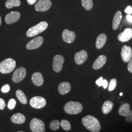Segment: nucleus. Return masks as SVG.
Wrapping results in <instances>:
<instances>
[{"mask_svg": "<svg viewBox=\"0 0 132 132\" xmlns=\"http://www.w3.org/2000/svg\"><path fill=\"white\" fill-rule=\"evenodd\" d=\"M128 70L130 72L132 73V58L130 60V61H129V63H128Z\"/></svg>", "mask_w": 132, "mask_h": 132, "instance_id": "obj_35", "label": "nucleus"}, {"mask_svg": "<svg viewBox=\"0 0 132 132\" xmlns=\"http://www.w3.org/2000/svg\"><path fill=\"white\" fill-rule=\"evenodd\" d=\"M119 95H120V96H122L123 95V93H120V94H119Z\"/></svg>", "mask_w": 132, "mask_h": 132, "instance_id": "obj_40", "label": "nucleus"}, {"mask_svg": "<svg viewBox=\"0 0 132 132\" xmlns=\"http://www.w3.org/2000/svg\"><path fill=\"white\" fill-rule=\"evenodd\" d=\"M125 12L128 14H132V7L131 6H128L125 10Z\"/></svg>", "mask_w": 132, "mask_h": 132, "instance_id": "obj_36", "label": "nucleus"}, {"mask_svg": "<svg viewBox=\"0 0 132 132\" xmlns=\"http://www.w3.org/2000/svg\"><path fill=\"white\" fill-rule=\"evenodd\" d=\"M64 63V58L61 55H56L54 57L52 68L53 70L56 72L61 71Z\"/></svg>", "mask_w": 132, "mask_h": 132, "instance_id": "obj_9", "label": "nucleus"}, {"mask_svg": "<svg viewBox=\"0 0 132 132\" xmlns=\"http://www.w3.org/2000/svg\"><path fill=\"white\" fill-rule=\"evenodd\" d=\"M82 6L87 10H90L93 7V0H81Z\"/></svg>", "mask_w": 132, "mask_h": 132, "instance_id": "obj_26", "label": "nucleus"}, {"mask_svg": "<svg viewBox=\"0 0 132 132\" xmlns=\"http://www.w3.org/2000/svg\"><path fill=\"white\" fill-rule=\"evenodd\" d=\"M61 127L65 131H70L71 129V124L70 122L65 119H63L60 122Z\"/></svg>", "mask_w": 132, "mask_h": 132, "instance_id": "obj_28", "label": "nucleus"}, {"mask_svg": "<svg viewBox=\"0 0 132 132\" xmlns=\"http://www.w3.org/2000/svg\"><path fill=\"white\" fill-rule=\"evenodd\" d=\"M121 55L123 61L128 62L132 58V49L130 47L124 45L121 50Z\"/></svg>", "mask_w": 132, "mask_h": 132, "instance_id": "obj_12", "label": "nucleus"}, {"mask_svg": "<svg viewBox=\"0 0 132 132\" xmlns=\"http://www.w3.org/2000/svg\"><path fill=\"white\" fill-rule=\"evenodd\" d=\"M16 105V101L13 98H11L10 99L8 102L7 107L10 110H13L15 107Z\"/></svg>", "mask_w": 132, "mask_h": 132, "instance_id": "obj_31", "label": "nucleus"}, {"mask_svg": "<svg viewBox=\"0 0 132 132\" xmlns=\"http://www.w3.org/2000/svg\"><path fill=\"white\" fill-rule=\"evenodd\" d=\"M1 23H2V19H1V16H0V26L1 24Z\"/></svg>", "mask_w": 132, "mask_h": 132, "instance_id": "obj_39", "label": "nucleus"}, {"mask_svg": "<svg viewBox=\"0 0 132 132\" xmlns=\"http://www.w3.org/2000/svg\"><path fill=\"white\" fill-rule=\"evenodd\" d=\"M37 0H27V2L29 5H33L34 4Z\"/></svg>", "mask_w": 132, "mask_h": 132, "instance_id": "obj_38", "label": "nucleus"}, {"mask_svg": "<svg viewBox=\"0 0 132 132\" xmlns=\"http://www.w3.org/2000/svg\"><path fill=\"white\" fill-rule=\"evenodd\" d=\"M62 39L65 42L71 44L75 41L76 39V33L68 29H64L62 35Z\"/></svg>", "mask_w": 132, "mask_h": 132, "instance_id": "obj_11", "label": "nucleus"}, {"mask_svg": "<svg viewBox=\"0 0 132 132\" xmlns=\"http://www.w3.org/2000/svg\"><path fill=\"white\" fill-rule=\"evenodd\" d=\"M107 36L104 33H101L98 36L96 40L95 47L97 49H101L104 47L107 41Z\"/></svg>", "mask_w": 132, "mask_h": 132, "instance_id": "obj_20", "label": "nucleus"}, {"mask_svg": "<svg viewBox=\"0 0 132 132\" xmlns=\"http://www.w3.org/2000/svg\"><path fill=\"white\" fill-rule=\"evenodd\" d=\"M16 97L19 100V101L22 104H27L28 103L27 97L24 92L21 90H18L16 92Z\"/></svg>", "mask_w": 132, "mask_h": 132, "instance_id": "obj_23", "label": "nucleus"}, {"mask_svg": "<svg viewBox=\"0 0 132 132\" xmlns=\"http://www.w3.org/2000/svg\"><path fill=\"white\" fill-rule=\"evenodd\" d=\"M64 110L67 113L70 114H76L82 112L83 106L78 102L69 101L65 105Z\"/></svg>", "mask_w": 132, "mask_h": 132, "instance_id": "obj_2", "label": "nucleus"}, {"mask_svg": "<svg viewBox=\"0 0 132 132\" xmlns=\"http://www.w3.org/2000/svg\"><path fill=\"white\" fill-rule=\"evenodd\" d=\"M52 5V2L50 0H40L36 4L35 9L38 12H44L49 10Z\"/></svg>", "mask_w": 132, "mask_h": 132, "instance_id": "obj_8", "label": "nucleus"}, {"mask_svg": "<svg viewBox=\"0 0 132 132\" xmlns=\"http://www.w3.org/2000/svg\"><path fill=\"white\" fill-rule=\"evenodd\" d=\"M26 117L21 113H16L14 114L11 118V120L15 124H22L26 121Z\"/></svg>", "mask_w": 132, "mask_h": 132, "instance_id": "obj_21", "label": "nucleus"}, {"mask_svg": "<svg viewBox=\"0 0 132 132\" xmlns=\"http://www.w3.org/2000/svg\"><path fill=\"white\" fill-rule=\"evenodd\" d=\"M95 83L99 87H101V86H103L104 89H106L108 86V81L106 79H103L102 77H100L98 79L95 81Z\"/></svg>", "mask_w": 132, "mask_h": 132, "instance_id": "obj_27", "label": "nucleus"}, {"mask_svg": "<svg viewBox=\"0 0 132 132\" xmlns=\"http://www.w3.org/2000/svg\"><path fill=\"white\" fill-rule=\"evenodd\" d=\"M117 85V80L115 78H113L110 80L109 84L108 90L110 92H112L114 90Z\"/></svg>", "mask_w": 132, "mask_h": 132, "instance_id": "obj_30", "label": "nucleus"}, {"mask_svg": "<svg viewBox=\"0 0 132 132\" xmlns=\"http://www.w3.org/2000/svg\"><path fill=\"white\" fill-rule=\"evenodd\" d=\"M6 104L5 100L3 98H0V110H3L5 107Z\"/></svg>", "mask_w": 132, "mask_h": 132, "instance_id": "obj_34", "label": "nucleus"}, {"mask_svg": "<svg viewBox=\"0 0 132 132\" xmlns=\"http://www.w3.org/2000/svg\"><path fill=\"white\" fill-rule=\"evenodd\" d=\"M23 132V131H19V132Z\"/></svg>", "mask_w": 132, "mask_h": 132, "instance_id": "obj_41", "label": "nucleus"}, {"mask_svg": "<svg viewBox=\"0 0 132 132\" xmlns=\"http://www.w3.org/2000/svg\"><path fill=\"white\" fill-rule=\"evenodd\" d=\"M71 90V84L68 82H62L58 86V91L61 95H65L69 93Z\"/></svg>", "mask_w": 132, "mask_h": 132, "instance_id": "obj_18", "label": "nucleus"}, {"mask_svg": "<svg viewBox=\"0 0 132 132\" xmlns=\"http://www.w3.org/2000/svg\"><path fill=\"white\" fill-rule=\"evenodd\" d=\"M21 14L18 11H12L7 14L5 18V22L7 24H12L16 22L20 18Z\"/></svg>", "mask_w": 132, "mask_h": 132, "instance_id": "obj_13", "label": "nucleus"}, {"mask_svg": "<svg viewBox=\"0 0 132 132\" xmlns=\"http://www.w3.org/2000/svg\"><path fill=\"white\" fill-rule=\"evenodd\" d=\"M44 41V38L42 36H38L30 41L26 45L27 49L29 50H35L41 46Z\"/></svg>", "mask_w": 132, "mask_h": 132, "instance_id": "obj_10", "label": "nucleus"}, {"mask_svg": "<svg viewBox=\"0 0 132 132\" xmlns=\"http://www.w3.org/2000/svg\"><path fill=\"white\" fill-rule=\"evenodd\" d=\"M27 75V71L24 67L16 70L13 74L12 80L14 83H19L24 79Z\"/></svg>", "mask_w": 132, "mask_h": 132, "instance_id": "obj_7", "label": "nucleus"}, {"mask_svg": "<svg viewBox=\"0 0 132 132\" xmlns=\"http://www.w3.org/2000/svg\"><path fill=\"white\" fill-rule=\"evenodd\" d=\"M10 90V87L9 84H5L3 86L1 89V90L4 93H7L9 92Z\"/></svg>", "mask_w": 132, "mask_h": 132, "instance_id": "obj_33", "label": "nucleus"}, {"mask_svg": "<svg viewBox=\"0 0 132 132\" xmlns=\"http://www.w3.org/2000/svg\"><path fill=\"white\" fill-rule=\"evenodd\" d=\"M29 126L32 132H45V124L42 120L37 118L31 119Z\"/></svg>", "mask_w": 132, "mask_h": 132, "instance_id": "obj_5", "label": "nucleus"}, {"mask_svg": "<svg viewBox=\"0 0 132 132\" xmlns=\"http://www.w3.org/2000/svg\"><path fill=\"white\" fill-rule=\"evenodd\" d=\"M125 120L128 123H132V110H130L125 116Z\"/></svg>", "mask_w": 132, "mask_h": 132, "instance_id": "obj_32", "label": "nucleus"}, {"mask_svg": "<svg viewBox=\"0 0 132 132\" xmlns=\"http://www.w3.org/2000/svg\"><path fill=\"white\" fill-rule=\"evenodd\" d=\"M21 4L20 0H7L5 5L6 8L10 9L14 7L19 6Z\"/></svg>", "mask_w": 132, "mask_h": 132, "instance_id": "obj_25", "label": "nucleus"}, {"mask_svg": "<svg viewBox=\"0 0 132 132\" xmlns=\"http://www.w3.org/2000/svg\"><path fill=\"white\" fill-rule=\"evenodd\" d=\"M82 123L87 129L92 132H99L101 125L99 120L90 115L87 116L82 119Z\"/></svg>", "mask_w": 132, "mask_h": 132, "instance_id": "obj_1", "label": "nucleus"}, {"mask_svg": "<svg viewBox=\"0 0 132 132\" xmlns=\"http://www.w3.org/2000/svg\"><path fill=\"white\" fill-rule=\"evenodd\" d=\"M122 18V13L120 11H118L113 17L112 23V28L113 30H117L121 22Z\"/></svg>", "mask_w": 132, "mask_h": 132, "instance_id": "obj_19", "label": "nucleus"}, {"mask_svg": "<svg viewBox=\"0 0 132 132\" xmlns=\"http://www.w3.org/2000/svg\"><path fill=\"white\" fill-rule=\"evenodd\" d=\"M107 61V58L104 55L99 56L94 62L93 68L95 70H99L102 68Z\"/></svg>", "mask_w": 132, "mask_h": 132, "instance_id": "obj_16", "label": "nucleus"}, {"mask_svg": "<svg viewBox=\"0 0 132 132\" xmlns=\"http://www.w3.org/2000/svg\"><path fill=\"white\" fill-rule=\"evenodd\" d=\"M48 27V24L46 22H41L39 24L30 28L27 32V36L32 37L37 35L44 31Z\"/></svg>", "mask_w": 132, "mask_h": 132, "instance_id": "obj_3", "label": "nucleus"}, {"mask_svg": "<svg viewBox=\"0 0 132 132\" xmlns=\"http://www.w3.org/2000/svg\"><path fill=\"white\" fill-rule=\"evenodd\" d=\"M60 122L58 120H54L50 124V128L53 131H56L59 128Z\"/></svg>", "mask_w": 132, "mask_h": 132, "instance_id": "obj_29", "label": "nucleus"}, {"mask_svg": "<svg viewBox=\"0 0 132 132\" xmlns=\"http://www.w3.org/2000/svg\"><path fill=\"white\" fill-rule=\"evenodd\" d=\"M29 104L33 108L39 109L46 106L47 101L45 98L42 96H34L30 100Z\"/></svg>", "mask_w": 132, "mask_h": 132, "instance_id": "obj_6", "label": "nucleus"}, {"mask_svg": "<svg viewBox=\"0 0 132 132\" xmlns=\"http://www.w3.org/2000/svg\"><path fill=\"white\" fill-rule=\"evenodd\" d=\"M126 19L129 23H132V16L131 14H127V15Z\"/></svg>", "mask_w": 132, "mask_h": 132, "instance_id": "obj_37", "label": "nucleus"}, {"mask_svg": "<svg viewBox=\"0 0 132 132\" xmlns=\"http://www.w3.org/2000/svg\"><path fill=\"white\" fill-rule=\"evenodd\" d=\"M88 58V54L85 50H81L75 55V61L77 65H80L85 62Z\"/></svg>", "mask_w": 132, "mask_h": 132, "instance_id": "obj_14", "label": "nucleus"}, {"mask_svg": "<svg viewBox=\"0 0 132 132\" xmlns=\"http://www.w3.org/2000/svg\"><path fill=\"white\" fill-rule=\"evenodd\" d=\"M16 66V63L13 59H6L0 63V72L3 74L9 73L14 70Z\"/></svg>", "mask_w": 132, "mask_h": 132, "instance_id": "obj_4", "label": "nucleus"}, {"mask_svg": "<svg viewBox=\"0 0 132 132\" xmlns=\"http://www.w3.org/2000/svg\"><path fill=\"white\" fill-rule=\"evenodd\" d=\"M31 80L33 84L36 86H41L44 83V78L42 75L39 72L34 73L32 77Z\"/></svg>", "mask_w": 132, "mask_h": 132, "instance_id": "obj_17", "label": "nucleus"}, {"mask_svg": "<svg viewBox=\"0 0 132 132\" xmlns=\"http://www.w3.org/2000/svg\"><path fill=\"white\" fill-rule=\"evenodd\" d=\"M113 102L110 100L106 101L102 107V113L105 114L110 113L113 108Z\"/></svg>", "mask_w": 132, "mask_h": 132, "instance_id": "obj_22", "label": "nucleus"}, {"mask_svg": "<svg viewBox=\"0 0 132 132\" xmlns=\"http://www.w3.org/2000/svg\"><path fill=\"white\" fill-rule=\"evenodd\" d=\"M132 38V29L126 28L123 32L118 35V40L121 42H126L129 41Z\"/></svg>", "mask_w": 132, "mask_h": 132, "instance_id": "obj_15", "label": "nucleus"}, {"mask_svg": "<svg viewBox=\"0 0 132 132\" xmlns=\"http://www.w3.org/2000/svg\"><path fill=\"white\" fill-rule=\"evenodd\" d=\"M130 111V106L128 103H124L122 105L118 110V113L120 116L125 117Z\"/></svg>", "mask_w": 132, "mask_h": 132, "instance_id": "obj_24", "label": "nucleus"}]
</instances>
